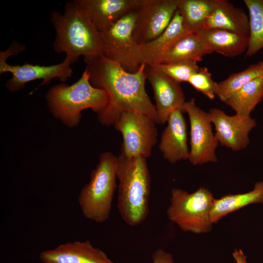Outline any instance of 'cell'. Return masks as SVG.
Segmentation results:
<instances>
[{
  "label": "cell",
  "mask_w": 263,
  "mask_h": 263,
  "mask_svg": "<svg viewBox=\"0 0 263 263\" xmlns=\"http://www.w3.org/2000/svg\"><path fill=\"white\" fill-rule=\"evenodd\" d=\"M83 58L92 85L105 90L109 95L107 107L97 114L101 124L113 125L121 113L127 111L145 114L159 124L155 105L145 89V64L130 73L101 55Z\"/></svg>",
  "instance_id": "cell-1"
},
{
  "label": "cell",
  "mask_w": 263,
  "mask_h": 263,
  "mask_svg": "<svg viewBox=\"0 0 263 263\" xmlns=\"http://www.w3.org/2000/svg\"><path fill=\"white\" fill-rule=\"evenodd\" d=\"M117 208L123 221L131 226L142 223L149 212L150 175L146 158L117 157Z\"/></svg>",
  "instance_id": "cell-2"
},
{
  "label": "cell",
  "mask_w": 263,
  "mask_h": 263,
  "mask_svg": "<svg viewBox=\"0 0 263 263\" xmlns=\"http://www.w3.org/2000/svg\"><path fill=\"white\" fill-rule=\"evenodd\" d=\"M45 99L50 113L69 128L78 125L83 110L91 109L98 114L106 108L109 101L105 90L92 85L86 68L72 85L62 83L52 87Z\"/></svg>",
  "instance_id": "cell-3"
},
{
  "label": "cell",
  "mask_w": 263,
  "mask_h": 263,
  "mask_svg": "<svg viewBox=\"0 0 263 263\" xmlns=\"http://www.w3.org/2000/svg\"><path fill=\"white\" fill-rule=\"evenodd\" d=\"M51 21L56 31L53 46L56 53H64L76 62L81 56L102 55L99 33L73 0L66 3L63 13L53 11Z\"/></svg>",
  "instance_id": "cell-4"
},
{
  "label": "cell",
  "mask_w": 263,
  "mask_h": 263,
  "mask_svg": "<svg viewBox=\"0 0 263 263\" xmlns=\"http://www.w3.org/2000/svg\"><path fill=\"white\" fill-rule=\"evenodd\" d=\"M117 157L113 153H101L98 164L91 172L89 182L80 190L78 202L87 219L102 223L109 218L117 187Z\"/></svg>",
  "instance_id": "cell-5"
},
{
  "label": "cell",
  "mask_w": 263,
  "mask_h": 263,
  "mask_svg": "<svg viewBox=\"0 0 263 263\" xmlns=\"http://www.w3.org/2000/svg\"><path fill=\"white\" fill-rule=\"evenodd\" d=\"M215 199L212 193L205 187L192 193L173 188L167 210L168 218L184 232L207 233L214 225L210 213Z\"/></svg>",
  "instance_id": "cell-6"
},
{
  "label": "cell",
  "mask_w": 263,
  "mask_h": 263,
  "mask_svg": "<svg viewBox=\"0 0 263 263\" xmlns=\"http://www.w3.org/2000/svg\"><path fill=\"white\" fill-rule=\"evenodd\" d=\"M24 46L13 42L9 48L0 52V74L9 73L12 77L5 83L7 89L10 92H16L23 89L29 82L41 79L40 85H48L52 79L57 78L64 82L70 78L73 71L71 65L76 61L66 56L60 63L41 66L25 63L22 65H11L7 59L12 55H16L24 50Z\"/></svg>",
  "instance_id": "cell-7"
},
{
  "label": "cell",
  "mask_w": 263,
  "mask_h": 263,
  "mask_svg": "<svg viewBox=\"0 0 263 263\" xmlns=\"http://www.w3.org/2000/svg\"><path fill=\"white\" fill-rule=\"evenodd\" d=\"M136 7L109 29L99 33L103 45L102 55L117 62L130 73L137 71L141 65L137 59L138 44L133 37Z\"/></svg>",
  "instance_id": "cell-8"
},
{
  "label": "cell",
  "mask_w": 263,
  "mask_h": 263,
  "mask_svg": "<svg viewBox=\"0 0 263 263\" xmlns=\"http://www.w3.org/2000/svg\"><path fill=\"white\" fill-rule=\"evenodd\" d=\"M156 124L145 114L130 111L122 113L113 125L122 135L121 153L128 157H150L157 141Z\"/></svg>",
  "instance_id": "cell-9"
},
{
  "label": "cell",
  "mask_w": 263,
  "mask_h": 263,
  "mask_svg": "<svg viewBox=\"0 0 263 263\" xmlns=\"http://www.w3.org/2000/svg\"><path fill=\"white\" fill-rule=\"evenodd\" d=\"M183 110L188 113L190 123L189 161L194 166L216 162V150L219 143L213 132L208 112L197 106L193 98L185 102Z\"/></svg>",
  "instance_id": "cell-10"
},
{
  "label": "cell",
  "mask_w": 263,
  "mask_h": 263,
  "mask_svg": "<svg viewBox=\"0 0 263 263\" xmlns=\"http://www.w3.org/2000/svg\"><path fill=\"white\" fill-rule=\"evenodd\" d=\"M177 10V0H140L133 37L141 45L160 35L168 27Z\"/></svg>",
  "instance_id": "cell-11"
},
{
  "label": "cell",
  "mask_w": 263,
  "mask_h": 263,
  "mask_svg": "<svg viewBox=\"0 0 263 263\" xmlns=\"http://www.w3.org/2000/svg\"><path fill=\"white\" fill-rule=\"evenodd\" d=\"M208 113L221 145L233 151H239L248 146L249 134L257 125L255 119L238 113L229 115L216 108H210Z\"/></svg>",
  "instance_id": "cell-12"
},
{
  "label": "cell",
  "mask_w": 263,
  "mask_h": 263,
  "mask_svg": "<svg viewBox=\"0 0 263 263\" xmlns=\"http://www.w3.org/2000/svg\"><path fill=\"white\" fill-rule=\"evenodd\" d=\"M145 70L147 79L153 90L159 124L167 122L170 113L176 109L184 112L185 96L180 83L151 65L146 64Z\"/></svg>",
  "instance_id": "cell-13"
},
{
  "label": "cell",
  "mask_w": 263,
  "mask_h": 263,
  "mask_svg": "<svg viewBox=\"0 0 263 263\" xmlns=\"http://www.w3.org/2000/svg\"><path fill=\"white\" fill-rule=\"evenodd\" d=\"M140 0H73L80 11L99 33L129 13Z\"/></svg>",
  "instance_id": "cell-14"
},
{
  "label": "cell",
  "mask_w": 263,
  "mask_h": 263,
  "mask_svg": "<svg viewBox=\"0 0 263 263\" xmlns=\"http://www.w3.org/2000/svg\"><path fill=\"white\" fill-rule=\"evenodd\" d=\"M39 259L44 263H119L88 240L68 242L42 251Z\"/></svg>",
  "instance_id": "cell-15"
},
{
  "label": "cell",
  "mask_w": 263,
  "mask_h": 263,
  "mask_svg": "<svg viewBox=\"0 0 263 263\" xmlns=\"http://www.w3.org/2000/svg\"><path fill=\"white\" fill-rule=\"evenodd\" d=\"M183 113L178 109L170 113L161 136L159 149L164 158L171 164L189 159L187 125Z\"/></svg>",
  "instance_id": "cell-16"
},
{
  "label": "cell",
  "mask_w": 263,
  "mask_h": 263,
  "mask_svg": "<svg viewBox=\"0 0 263 263\" xmlns=\"http://www.w3.org/2000/svg\"><path fill=\"white\" fill-rule=\"evenodd\" d=\"M188 32L177 10L170 23L160 35L148 43L138 45L139 63L150 65L157 63L163 55Z\"/></svg>",
  "instance_id": "cell-17"
},
{
  "label": "cell",
  "mask_w": 263,
  "mask_h": 263,
  "mask_svg": "<svg viewBox=\"0 0 263 263\" xmlns=\"http://www.w3.org/2000/svg\"><path fill=\"white\" fill-rule=\"evenodd\" d=\"M203 29H220L249 36V18L243 9L226 0H215Z\"/></svg>",
  "instance_id": "cell-18"
},
{
  "label": "cell",
  "mask_w": 263,
  "mask_h": 263,
  "mask_svg": "<svg viewBox=\"0 0 263 263\" xmlns=\"http://www.w3.org/2000/svg\"><path fill=\"white\" fill-rule=\"evenodd\" d=\"M210 54L215 52L233 57L245 53L248 36L220 29H203L198 32Z\"/></svg>",
  "instance_id": "cell-19"
},
{
  "label": "cell",
  "mask_w": 263,
  "mask_h": 263,
  "mask_svg": "<svg viewBox=\"0 0 263 263\" xmlns=\"http://www.w3.org/2000/svg\"><path fill=\"white\" fill-rule=\"evenodd\" d=\"M254 204H263V181L256 182L248 192L227 194L215 199L210 213L211 221L216 224L228 214Z\"/></svg>",
  "instance_id": "cell-20"
},
{
  "label": "cell",
  "mask_w": 263,
  "mask_h": 263,
  "mask_svg": "<svg viewBox=\"0 0 263 263\" xmlns=\"http://www.w3.org/2000/svg\"><path fill=\"white\" fill-rule=\"evenodd\" d=\"M208 54L210 53L200 34L190 32L177 41L157 63L183 60L198 62L202 61L203 56Z\"/></svg>",
  "instance_id": "cell-21"
},
{
  "label": "cell",
  "mask_w": 263,
  "mask_h": 263,
  "mask_svg": "<svg viewBox=\"0 0 263 263\" xmlns=\"http://www.w3.org/2000/svg\"><path fill=\"white\" fill-rule=\"evenodd\" d=\"M215 0H177V11L189 32H198L213 9Z\"/></svg>",
  "instance_id": "cell-22"
},
{
  "label": "cell",
  "mask_w": 263,
  "mask_h": 263,
  "mask_svg": "<svg viewBox=\"0 0 263 263\" xmlns=\"http://www.w3.org/2000/svg\"><path fill=\"white\" fill-rule=\"evenodd\" d=\"M263 100V76L244 85L224 103L236 113L250 116L256 106Z\"/></svg>",
  "instance_id": "cell-23"
},
{
  "label": "cell",
  "mask_w": 263,
  "mask_h": 263,
  "mask_svg": "<svg viewBox=\"0 0 263 263\" xmlns=\"http://www.w3.org/2000/svg\"><path fill=\"white\" fill-rule=\"evenodd\" d=\"M263 76V60L252 64L241 72L231 74L218 83L216 96L225 102L244 85Z\"/></svg>",
  "instance_id": "cell-24"
},
{
  "label": "cell",
  "mask_w": 263,
  "mask_h": 263,
  "mask_svg": "<svg viewBox=\"0 0 263 263\" xmlns=\"http://www.w3.org/2000/svg\"><path fill=\"white\" fill-rule=\"evenodd\" d=\"M249 14L248 45L245 57H250L263 48V0H244Z\"/></svg>",
  "instance_id": "cell-25"
},
{
  "label": "cell",
  "mask_w": 263,
  "mask_h": 263,
  "mask_svg": "<svg viewBox=\"0 0 263 263\" xmlns=\"http://www.w3.org/2000/svg\"><path fill=\"white\" fill-rule=\"evenodd\" d=\"M197 63L194 60H183L156 63L151 66L173 80L180 83L188 82L189 78L199 69Z\"/></svg>",
  "instance_id": "cell-26"
},
{
  "label": "cell",
  "mask_w": 263,
  "mask_h": 263,
  "mask_svg": "<svg viewBox=\"0 0 263 263\" xmlns=\"http://www.w3.org/2000/svg\"><path fill=\"white\" fill-rule=\"evenodd\" d=\"M207 68L201 67L189 78L188 82L197 91L212 100L216 96L218 83L213 80Z\"/></svg>",
  "instance_id": "cell-27"
},
{
  "label": "cell",
  "mask_w": 263,
  "mask_h": 263,
  "mask_svg": "<svg viewBox=\"0 0 263 263\" xmlns=\"http://www.w3.org/2000/svg\"><path fill=\"white\" fill-rule=\"evenodd\" d=\"M152 261V263H175L172 255L161 248L153 252Z\"/></svg>",
  "instance_id": "cell-28"
},
{
  "label": "cell",
  "mask_w": 263,
  "mask_h": 263,
  "mask_svg": "<svg viewBox=\"0 0 263 263\" xmlns=\"http://www.w3.org/2000/svg\"><path fill=\"white\" fill-rule=\"evenodd\" d=\"M233 257L236 263H246V256L241 249H235L232 253Z\"/></svg>",
  "instance_id": "cell-29"
}]
</instances>
